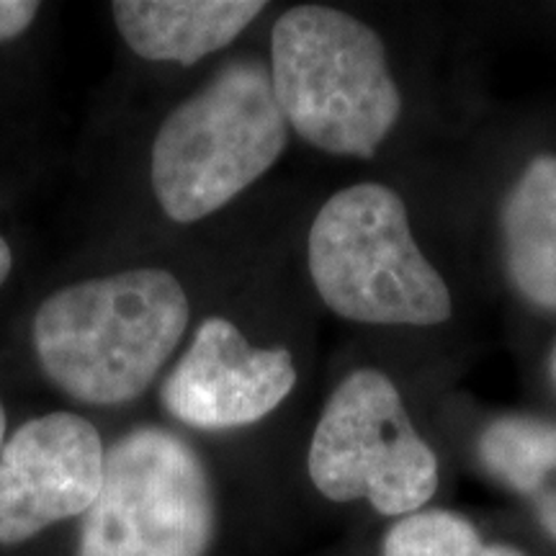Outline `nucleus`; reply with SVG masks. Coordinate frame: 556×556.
I'll return each instance as SVG.
<instances>
[{
  "instance_id": "obj_2",
  "label": "nucleus",
  "mask_w": 556,
  "mask_h": 556,
  "mask_svg": "<svg viewBox=\"0 0 556 556\" xmlns=\"http://www.w3.org/2000/svg\"><path fill=\"white\" fill-rule=\"evenodd\" d=\"M268 70L291 129L330 155L371 157L400 119L384 41L345 11L296 5L281 13Z\"/></svg>"
},
{
  "instance_id": "obj_3",
  "label": "nucleus",
  "mask_w": 556,
  "mask_h": 556,
  "mask_svg": "<svg viewBox=\"0 0 556 556\" xmlns=\"http://www.w3.org/2000/svg\"><path fill=\"white\" fill-rule=\"evenodd\" d=\"M289 144L270 70L232 60L165 116L152 142V191L165 217L191 225L274 168Z\"/></svg>"
},
{
  "instance_id": "obj_1",
  "label": "nucleus",
  "mask_w": 556,
  "mask_h": 556,
  "mask_svg": "<svg viewBox=\"0 0 556 556\" xmlns=\"http://www.w3.org/2000/svg\"><path fill=\"white\" fill-rule=\"evenodd\" d=\"M189 317V296L170 270L131 268L47 296L31 343L41 371L70 400L119 407L157 379Z\"/></svg>"
},
{
  "instance_id": "obj_12",
  "label": "nucleus",
  "mask_w": 556,
  "mask_h": 556,
  "mask_svg": "<svg viewBox=\"0 0 556 556\" xmlns=\"http://www.w3.org/2000/svg\"><path fill=\"white\" fill-rule=\"evenodd\" d=\"M384 556H523L510 546L484 544L469 520L448 510L409 513L389 528Z\"/></svg>"
},
{
  "instance_id": "obj_14",
  "label": "nucleus",
  "mask_w": 556,
  "mask_h": 556,
  "mask_svg": "<svg viewBox=\"0 0 556 556\" xmlns=\"http://www.w3.org/2000/svg\"><path fill=\"white\" fill-rule=\"evenodd\" d=\"M13 270V253H11V245L5 242L3 235H0V287H3L5 281H9Z\"/></svg>"
},
{
  "instance_id": "obj_16",
  "label": "nucleus",
  "mask_w": 556,
  "mask_h": 556,
  "mask_svg": "<svg viewBox=\"0 0 556 556\" xmlns=\"http://www.w3.org/2000/svg\"><path fill=\"white\" fill-rule=\"evenodd\" d=\"M552 374H554V379H556V348H554V356H552Z\"/></svg>"
},
{
  "instance_id": "obj_4",
  "label": "nucleus",
  "mask_w": 556,
  "mask_h": 556,
  "mask_svg": "<svg viewBox=\"0 0 556 556\" xmlns=\"http://www.w3.org/2000/svg\"><path fill=\"white\" fill-rule=\"evenodd\" d=\"M309 276L336 315L364 325L446 323L441 274L417 248L405 201L381 184H356L325 201L309 227Z\"/></svg>"
},
{
  "instance_id": "obj_15",
  "label": "nucleus",
  "mask_w": 556,
  "mask_h": 556,
  "mask_svg": "<svg viewBox=\"0 0 556 556\" xmlns=\"http://www.w3.org/2000/svg\"><path fill=\"white\" fill-rule=\"evenodd\" d=\"M5 409H3V402H0V448H3V443H5Z\"/></svg>"
},
{
  "instance_id": "obj_6",
  "label": "nucleus",
  "mask_w": 556,
  "mask_h": 556,
  "mask_svg": "<svg viewBox=\"0 0 556 556\" xmlns=\"http://www.w3.org/2000/svg\"><path fill=\"white\" fill-rule=\"evenodd\" d=\"M312 484L332 503L366 500L381 516L417 513L438 486V462L394 381L358 368L325 402L312 435Z\"/></svg>"
},
{
  "instance_id": "obj_7",
  "label": "nucleus",
  "mask_w": 556,
  "mask_h": 556,
  "mask_svg": "<svg viewBox=\"0 0 556 556\" xmlns=\"http://www.w3.org/2000/svg\"><path fill=\"white\" fill-rule=\"evenodd\" d=\"M103 475L106 448L86 417L50 413L26 420L0 448V546L86 516Z\"/></svg>"
},
{
  "instance_id": "obj_9",
  "label": "nucleus",
  "mask_w": 556,
  "mask_h": 556,
  "mask_svg": "<svg viewBox=\"0 0 556 556\" xmlns=\"http://www.w3.org/2000/svg\"><path fill=\"white\" fill-rule=\"evenodd\" d=\"M263 9L261 0H116L111 16L142 60L189 67L232 45Z\"/></svg>"
},
{
  "instance_id": "obj_8",
  "label": "nucleus",
  "mask_w": 556,
  "mask_h": 556,
  "mask_svg": "<svg viewBox=\"0 0 556 556\" xmlns=\"http://www.w3.org/2000/svg\"><path fill=\"white\" fill-rule=\"evenodd\" d=\"M296 387L287 348H255L235 323L208 317L160 387V405L197 430L245 428L268 417Z\"/></svg>"
},
{
  "instance_id": "obj_11",
  "label": "nucleus",
  "mask_w": 556,
  "mask_h": 556,
  "mask_svg": "<svg viewBox=\"0 0 556 556\" xmlns=\"http://www.w3.org/2000/svg\"><path fill=\"white\" fill-rule=\"evenodd\" d=\"M479 456L492 477L531 500L541 526L556 539V426L503 417L479 438Z\"/></svg>"
},
{
  "instance_id": "obj_5",
  "label": "nucleus",
  "mask_w": 556,
  "mask_h": 556,
  "mask_svg": "<svg viewBox=\"0 0 556 556\" xmlns=\"http://www.w3.org/2000/svg\"><path fill=\"white\" fill-rule=\"evenodd\" d=\"M217 500L186 438L139 426L106 451V475L83 516L75 556H206Z\"/></svg>"
},
{
  "instance_id": "obj_10",
  "label": "nucleus",
  "mask_w": 556,
  "mask_h": 556,
  "mask_svg": "<svg viewBox=\"0 0 556 556\" xmlns=\"http://www.w3.org/2000/svg\"><path fill=\"white\" fill-rule=\"evenodd\" d=\"M513 283L536 307L556 309V157H533L503 206Z\"/></svg>"
},
{
  "instance_id": "obj_13",
  "label": "nucleus",
  "mask_w": 556,
  "mask_h": 556,
  "mask_svg": "<svg viewBox=\"0 0 556 556\" xmlns=\"http://www.w3.org/2000/svg\"><path fill=\"white\" fill-rule=\"evenodd\" d=\"M37 16L39 3L34 0H0V45L18 39Z\"/></svg>"
}]
</instances>
